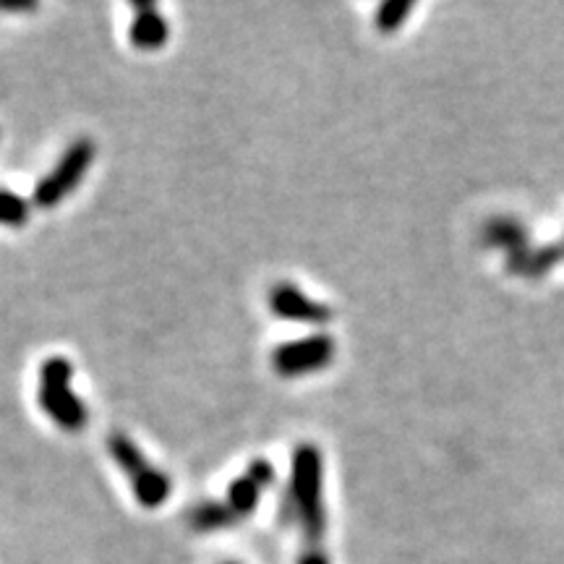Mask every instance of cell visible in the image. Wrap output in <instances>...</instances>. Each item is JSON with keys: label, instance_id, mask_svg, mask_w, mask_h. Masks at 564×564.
<instances>
[{"label": "cell", "instance_id": "1", "mask_svg": "<svg viewBox=\"0 0 564 564\" xmlns=\"http://www.w3.org/2000/svg\"><path fill=\"white\" fill-rule=\"evenodd\" d=\"M324 468L322 452L314 444H298L293 452V468H290V504L296 510L301 531L316 546L322 541L324 528H327V515H324Z\"/></svg>", "mask_w": 564, "mask_h": 564}, {"label": "cell", "instance_id": "2", "mask_svg": "<svg viewBox=\"0 0 564 564\" xmlns=\"http://www.w3.org/2000/svg\"><path fill=\"white\" fill-rule=\"evenodd\" d=\"M74 366L63 356H50L40 366V405L47 416L53 418L55 426L63 431H81L87 426V405L76 397Z\"/></svg>", "mask_w": 564, "mask_h": 564}, {"label": "cell", "instance_id": "3", "mask_svg": "<svg viewBox=\"0 0 564 564\" xmlns=\"http://www.w3.org/2000/svg\"><path fill=\"white\" fill-rule=\"evenodd\" d=\"M108 450L115 463H118V468L131 478V489H134L136 502L144 510H157L170 497V489H173L170 478L141 455L134 439L126 437V434H113L108 439Z\"/></svg>", "mask_w": 564, "mask_h": 564}, {"label": "cell", "instance_id": "4", "mask_svg": "<svg viewBox=\"0 0 564 564\" xmlns=\"http://www.w3.org/2000/svg\"><path fill=\"white\" fill-rule=\"evenodd\" d=\"M94 155H97V147H94L92 139L81 136V139L71 141L66 152L61 155V160L55 162V168L34 186V207L53 209L58 207L66 196L74 194V188L79 186L81 178L92 168Z\"/></svg>", "mask_w": 564, "mask_h": 564}, {"label": "cell", "instance_id": "5", "mask_svg": "<svg viewBox=\"0 0 564 564\" xmlns=\"http://www.w3.org/2000/svg\"><path fill=\"white\" fill-rule=\"evenodd\" d=\"M335 340L329 335H309L303 340H290L282 343L272 353V366L280 376L293 379V376L311 374V371H322L324 366L335 358Z\"/></svg>", "mask_w": 564, "mask_h": 564}, {"label": "cell", "instance_id": "6", "mask_svg": "<svg viewBox=\"0 0 564 564\" xmlns=\"http://www.w3.org/2000/svg\"><path fill=\"white\" fill-rule=\"evenodd\" d=\"M269 309L285 322L298 324H327L332 319V309L319 301H311L293 282H277L269 288Z\"/></svg>", "mask_w": 564, "mask_h": 564}, {"label": "cell", "instance_id": "7", "mask_svg": "<svg viewBox=\"0 0 564 564\" xmlns=\"http://www.w3.org/2000/svg\"><path fill=\"white\" fill-rule=\"evenodd\" d=\"M170 37V24L157 11L155 3H134V21H131V45L144 53L160 50Z\"/></svg>", "mask_w": 564, "mask_h": 564}, {"label": "cell", "instance_id": "8", "mask_svg": "<svg viewBox=\"0 0 564 564\" xmlns=\"http://www.w3.org/2000/svg\"><path fill=\"white\" fill-rule=\"evenodd\" d=\"M188 523L194 531L212 533L222 531V528H233L238 523V517L233 515L228 502H202L188 512Z\"/></svg>", "mask_w": 564, "mask_h": 564}, {"label": "cell", "instance_id": "9", "mask_svg": "<svg viewBox=\"0 0 564 564\" xmlns=\"http://www.w3.org/2000/svg\"><path fill=\"white\" fill-rule=\"evenodd\" d=\"M262 486H259V481H254V478L249 476V473H243V476H238L230 484L228 489V507L233 510V515L238 517V520H243V517H249L251 512L259 507V497H262Z\"/></svg>", "mask_w": 564, "mask_h": 564}, {"label": "cell", "instance_id": "10", "mask_svg": "<svg viewBox=\"0 0 564 564\" xmlns=\"http://www.w3.org/2000/svg\"><path fill=\"white\" fill-rule=\"evenodd\" d=\"M29 215H32V204H29L24 196L0 188V225L21 228V225H27L29 222Z\"/></svg>", "mask_w": 564, "mask_h": 564}, {"label": "cell", "instance_id": "11", "mask_svg": "<svg viewBox=\"0 0 564 564\" xmlns=\"http://www.w3.org/2000/svg\"><path fill=\"white\" fill-rule=\"evenodd\" d=\"M410 11H413V3H403V0H390V3H382L374 16V27L384 34L397 32V29L403 27L405 16H408Z\"/></svg>", "mask_w": 564, "mask_h": 564}, {"label": "cell", "instance_id": "12", "mask_svg": "<svg viewBox=\"0 0 564 564\" xmlns=\"http://www.w3.org/2000/svg\"><path fill=\"white\" fill-rule=\"evenodd\" d=\"M246 473H249L254 481H259L262 489H267V486L275 484V468H272V463L264 460V457H256V460H251L249 468H246Z\"/></svg>", "mask_w": 564, "mask_h": 564}, {"label": "cell", "instance_id": "13", "mask_svg": "<svg viewBox=\"0 0 564 564\" xmlns=\"http://www.w3.org/2000/svg\"><path fill=\"white\" fill-rule=\"evenodd\" d=\"M298 564H329V562H327V554H324L319 546H309V549L301 554Z\"/></svg>", "mask_w": 564, "mask_h": 564}, {"label": "cell", "instance_id": "14", "mask_svg": "<svg viewBox=\"0 0 564 564\" xmlns=\"http://www.w3.org/2000/svg\"><path fill=\"white\" fill-rule=\"evenodd\" d=\"M37 8V3H8V0H0V11H8V14H29V11H34Z\"/></svg>", "mask_w": 564, "mask_h": 564}, {"label": "cell", "instance_id": "15", "mask_svg": "<svg viewBox=\"0 0 564 564\" xmlns=\"http://www.w3.org/2000/svg\"><path fill=\"white\" fill-rule=\"evenodd\" d=\"M228 564H235V562H228Z\"/></svg>", "mask_w": 564, "mask_h": 564}]
</instances>
